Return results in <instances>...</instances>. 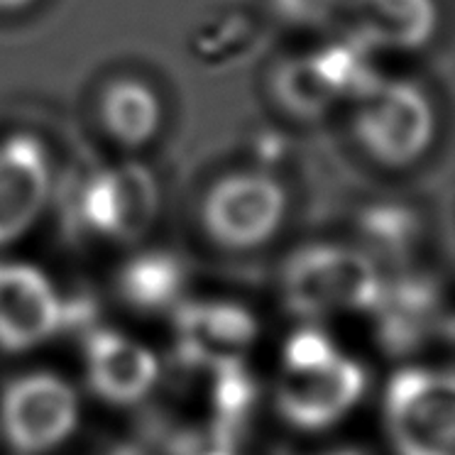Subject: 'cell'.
Wrapping results in <instances>:
<instances>
[{
	"label": "cell",
	"instance_id": "obj_1",
	"mask_svg": "<svg viewBox=\"0 0 455 455\" xmlns=\"http://www.w3.org/2000/svg\"><path fill=\"white\" fill-rule=\"evenodd\" d=\"M385 284L367 252L314 245L291 258L284 272L287 304L301 316L377 308Z\"/></svg>",
	"mask_w": 455,
	"mask_h": 455
},
{
	"label": "cell",
	"instance_id": "obj_2",
	"mask_svg": "<svg viewBox=\"0 0 455 455\" xmlns=\"http://www.w3.org/2000/svg\"><path fill=\"white\" fill-rule=\"evenodd\" d=\"M357 145L385 167H409L431 148L435 116L431 99L411 81H379L355 100Z\"/></svg>",
	"mask_w": 455,
	"mask_h": 455
},
{
	"label": "cell",
	"instance_id": "obj_3",
	"mask_svg": "<svg viewBox=\"0 0 455 455\" xmlns=\"http://www.w3.org/2000/svg\"><path fill=\"white\" fill-rule=\"evenodd\" d=\"M387 428L399 455L455 453V382L445 370L409 367L387 387Z\"/></svg>",
	"mask_w": 455,
	"mask_h": 455
},
{
	"label": "cell",
	"instance_id": "obj_4",
	"mask_svg": "<svg viewBox=\"0 0 455 455\" xmlns=\"http://www.w3.org/2000/svg\"><path fill=\"white\" fill-rule=\"evenodd\" d=\"M287 216V191L267 172H233L208 188L201 223L228 250H252L277 235Z\"/></svg>",
	"mask_w": 455,
	"mask_h": 455
},
{
	"label": "cell",
	"instance_id": "obj_5",
	"mask_svg": "<svg viewBox=\"0 0 455 455\" xmlns=\"http://www.w3.org/2000/svg\"><path fill=\"white\" fill-rule=\"evenodd\" d=\"M79 419L76 395L61 377L32 372L18 377L0 396V428L22 455H40L64 443Z\"/></svg>",
	"mask_w": 455,
	"mask_h": 455
},
{
	"label": "cell",
	"instance_id": "obj_6",
	"mask_svg": "<svg viewBox=\"0 0 455 455\" xmlns=\"http://www.w3.org/2000/svg\"><path fill=\"white\" fill-rule=\"evenodd\" d=\"M157 184L140 164L93 172L79 191L81 226L96 238L132 243L148 233L157 216Z\"/></svg>",
	"mask_w": 455,
	"mask_h": 455
},
{
	"label": "cell",
	"instance_id": "obj_7",
	"mask_svg": "<svg viewBox=\"0 0 455 455\" xmlns=\"http://www.w3.org/2000/svg\"><path fill=\"white\" fill-rule=\"evenodd\" d=\"M365 385V370L355 360L338 355L316 370H284L277 387V406L291 426L321 431L357 404Z\"/></svg>",
	"mask_w": 455,
	"mask_h": 455
},
{
	"label": "cell",
	"instance_id": "obj_8",
	"mask_svg": "<svg viewBox=\"0 0 455 455\" xmlns=\"http://www.w3.org/2000/svg\"><path fill=\"white\" fill-rule=\"evenodd\" d=\"M64 326V301L44 272L25 262H0V347L25 353Z\"/></svg>",
	"mask_w": 455,
	"mask_h": 455
},
{
	"label": "cell",
	"instance_id": "obj_9",
	"mask_svg": "<svg viewBox=\"0 0 455 455\" xmlns=\"http://www.w3.org/2000/svg\"><path fill=\"white\" fill-rule=\"evenodd\" d=\"M50 188V155L40 140L22 132L0 140V248L35 226Z\"/></svg>",
	"mask_w": 455,
	"mask_h": 455
},
{
	"label": "cell",
	"instance_id": "obj_10",
	"mask_svg": "<svg viewBox=\"0 0 455 455\" xmlns=\"http://www.w3.org/2000/svg\"><path fill=\"white\" fill-rule=\"evenodd\" d=\"M179 353L188 365L223 370L243 365L258 338V323L248 308L230 301H196L177 308Z\"/></svg>",
	"mask_w": 455,
	"mask_h": 455
},
{
	"label": "cell",
	"instance_id": "obj_11",
	"mask_svg": "<svg viewBox=\"0 0 455 455\" xmlns=\"http://www.w3.org/2000/svg\"><path fill=\"white\" fill-rule=\"evenodd\" d=\"M350 37L367 50L411 52L434 37V0H346Z\"/></svg>",
	"mask_w": 455,
	"mask_h": 455
},
{
	"label": "cell",
	"instance_id": "obj_12",
	"mask_svg": "<svg viewBox=\"0 0 455 455\" xmlns=\"http://www.w3.org/2000/svg\"><path fill=\"white\" fill-rule=\"evenodd\" d=\"M86 367L93 392L110 404H135L155 387L157 357L116 331H93L86 338Z\"/></svg>",
	"mask_w": 455,
	"mask_h": 455
},
{
	"label": "cell",
	"instance_id": "obj_13",
	"mask_svg": "<svg viewBox=\"0 0 455 455\" xmlns=\"http://www.w3.org/2000/svg\"><path fill=\"white\" fill-rule=\"evenodd\" d=\"M100 123L123 148H145L162 123L159 96L135 76L113 79L100 96Z\"/></svg>",
	"mask_w": 455,
	"mask_h": 455
},
{
	"label": "cell",
	"instance_id": "obj_14",
	"mask_svg": "<svg viewBox=\"0 0 455 455\" xmlns=\"http://www.w3.org/2000/svg\"><path fill=\"white\" fill-rule=\"evenodd\" d=\"M187 284V269L169 252H140L118 277L120 297L142 314L177 307Z\"/></svg>",
	"mask_w": 455,
	"mask_h": 455
},
{
	"label": "cell",
	"instance_id": "obj_15",
	"mask_svg": "<svg viewBox=\"0 0 455 455\" xmlns=\"http://www.w3.org/2000/svg\"><path fill=\"white\" fill-rule=\"evenodd\" d=\"M277 96L297 116H321L340 103L316 54L289 61L277 76Z\"/></svg>",
	"mask_w": 455,
	"mask_h": 455
},
{
	"label": "cell",
	"instance_id": "obj_16",
	"mask_svg": "<svg viewBox=\"0 0 455 455\" xmlns=\"http://www.w3.org/2000/svg\"><path fill=\"white\" fill-rule=\"evenodd\" d=\"M363 238L367 248L375 250L377 255L387 258H402L411 252L419 243V220L402 206H375L370 208L363 218Z\"/></svg>",
	"mask_w": 455,
	"mask_h": 455
},
{
	"label": "cell",
	"instance_id": "obj_17",
	"mask_svg": "<svg viewBox=\"0 0 455 455\" xmlns=\"http://www.w3.org/2000/svg\"><path fill=\"white\" fill-rule=\"evenodd\" d=\"M213 372H216L213 402L220 416L218 426L233 431V426H238L243 414H248V409L252 406L255 387H252V379L245 375L243 365H230L223 370H213Z\"/></svg>",
	"mask_w": 455,
	"mask_h": 455
},
{
	"label": "cell",
	"instance_id": "obj_18",
	"mask_svg": "<svg viewBox=\"0 0 455 455\" xmlns=\"http://www.w3.org/2000/svg\"><path fill=\"white\" fill-rule=\"evenodd\" d=\"M338 353L331 338L321 333L316 328H301L287 340L284 347V370L304 372V370H316L336 360Z\"/></svg>",
	"mask_w": 455,
	"mask_h": 455
},
{
	"label": "cell",
	"instance_id": "obj_19",
	"mask_svg": "<svg viewBox=\"0 0 455 455\" xmlns=\"http://www.w3.org/2000/svg\"><path fill=\"white\" fill-rule=\"evenodd\" d=\"M279 20L294 28H326L340 18L346 0H269Z\"/></svg>",
	"mask_w": 455,
	"mask_h": 455
},
{
	"label": "cell",
	"instance_id": "obj_20",
	"mask_svg": "<svg viewBox=\"0 0 455 455\" xmlns=\"http://www.w3.org/2000/svg\"><path fill=\"white\" fill-rule=\"evenodd\" d=\"M179 455H233L230 453V431L216 426L211 434L191 435L179 445Z\"/></svg>",
	"mask_w": 455,
	"mask_h": 455
},
{
	"label": "cell",
	"instance_id": "obj_21",
	"mask_svg": "<svg viewBox=\"0 0 455 455\" xmlns=\"http://www.w3.org/2000/svg\"><path fill=\"white\" fill-rule=\"evenodd\" d=\"M35 0H0V12H18L30 8Z\"/></svg>",
	"mask_w": 455,
	"mask_h": 455
},
{
	"label": "cell",
	"instance_id": "obj_22",
	"mask_svg": "<svg viewBox=\"0 0 455 455\" xmlns=\"http://www.w3.org/2000/svg\"><path fill=\"white\" fill-rule=\"evenodd\" d=\"M328 455H357V453H353V451H340V453H328Z\"/></svg>",
	"mask_w": 455,
	"mask_h": 455
},
{
	"label": "cell",
	"instance_id": "obj_23",
	"mask_svg": "<svg viewBox=\"0 0 455 455\" xmlns=\"http://www.w3.org/2000/svg\"><path fill=\"white\" fill-rule=\"evenodd\" d=\"M113 455H135V453H132V451H116Z\"/></svg>",
	"mask_w": 455,
	"mask_h": 455
}]
</instances>
